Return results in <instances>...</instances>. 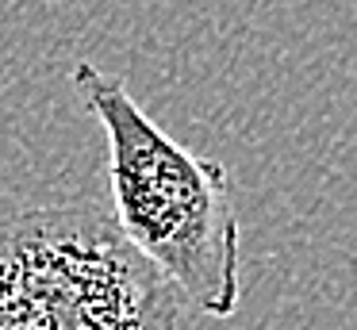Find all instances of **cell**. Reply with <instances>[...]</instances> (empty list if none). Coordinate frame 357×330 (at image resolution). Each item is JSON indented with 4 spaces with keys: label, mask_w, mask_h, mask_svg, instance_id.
<instances>
[{
    "label": "cell",
    "mask_w": 357,
    "mask_h": 330,
    "mask_svg": "<svg viewBox=\"0 0 357 330\" xmlns=\"http://www.w3.org/2000/svg\"><path fill=\"white\" fill-rule=\"evenodd\" d=\"M0 330H181V292L93 204L0 223Z\"/></svg>",
    "instance_id": "7a4b0ae2"
},
{
    "label": "cell",
    "mask_w": 357,
    "mask_h": 330,
    "mask_svg": "<svg viewBox=\"0 0 357 330\" xmlns=\"http://www.w3.org/2000/svg\"><path fill=\"white\" fill-rule=\"evenodd\" d=\"M73 84L108 138L116 230L196 311L231 319L242 299V234L227 169L165 135L123 77L77 61Z\"/></svg>",
    "instance_id": "6da1fadb"
}]
</instances>
